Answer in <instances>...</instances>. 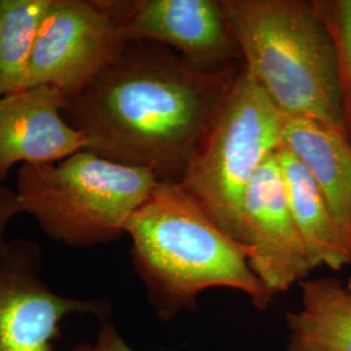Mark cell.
Returning <instances> with one entry per match:
<instances>
[{
	"label": "cell",
	"mask_w": 351,
	"mask_h": 351,
	"mask_svg": "<svg viewBox=\"0 0 351 351\" xmlns=\"http://www.w3.org/2000/svg\"><path fill=\"white\" fill-rule=\"evenodd\" d=\"M241 243L250 250L252 272L275 294L301 284L314 269L289 207L276 152L246 191Z\"/></svg>",
	"instance_id": "cell-9"
},
{
	"label": "cell",
	"mask_w": 351,
	"mask_h": 351,
	"mask_svg": "<svg viewBox=\"0 0 351 351\" xmlns=\"http://www.w3.org/2000/svg\"><path fill=\"white\" fill-rule=\"evenodd\" d=\"M289 207L313 268L339 271L351 264V250L326 198L301 162L285 147L276 151Z\"/></svg>",
	"instance_id": "cell-12"
},
{
	"label": "cell",
	"mask_w": 351,
	"mask_h": 351,
	"mask_svg": "<svg viewBox=\"0 0 351 351\" xmlns=\"http://www.w3.org/2000/svg\"><path fill=\"white\" fill-rule=\"evenodd\" d=\"M113 4L126 42L163 45L203 72L242 65L223 0H113Z\"/></svg>",
	"instance_id": "cell-7"
},
{
	"label": "cell",
	"mask_w": 351,
	"mask_h": 351,
	"mask_svg": "<svg viewBox=\"0 0 351 351\" xmlns=\"http://www.w3.org/2000/svg\"><path fill=\"white\" fill-rule=\"evenodd\" d=\"M158 182L150 169L84 149L55 163L19 167L16 193L23 213L50 239L91 247L120 239Z\"/></svg>",
	"instance_id": "cell-4"
},
{
	"label": "cell",
	"mask_w": 351,
	"mask_h": 351,
	"mask_svg": "<svg viewBox=\"0 0 351 351\" xmlns=\"http://www.w3.org/2000/svg\"><path fill=\"white\" fill-rule=\"evenodd\" d=\"M241 66L203 72L154 42H128L86 88L66 98L65 121L85 150L180 182L207 137Z\"/></svg>",
	"instance_id": "cell-1"
},
{
	"label": "cell",
	"mask_w": 351,
	"mask_h": 351,
	"mask_svg": "<svg viewBox=\"0 0 351 351\" xmlns=\"http://www.w3.org/2000/svg\"><path fill=\"white\" fill-rule=\"evenodd\" d=\"M50 0H0V95L23 90L38 26Z\"/></svg>",
	"instance_id": "cell-14"
},
{
	"label": "cell",
	"mask_w": 351,
	"mask_h": 351,
	"mask_svg": "<svg viewBox=\"0 0 351 351\" xmlns=\"http://www.w3.org/2000/svg\"><path fill=\"white\" fill-rule=\"evenodd\" d=\"M126 43L113 0H50L24 88L51 86L66 98L75 95L120 56Z\"/></svg>",
	"instance_id": "cell-6"
},
{
	"label": "cell",
	"mask_w": 351,
	"mask_h": 351,
	"mask_svg": "<svg viewBox=\"0 0 351 351\" xmlns=\"http://www.w3.org/2000/svg\"><path fill=\"white\" fill-rule=\"evenodd\" d=\"M125 233L136 271L164 320L195 307L207 289H236L258 310L275 297L252 272L250 250L216 226L178 182L159 181Z\"/></svg>",
	"instance_id": "cell-2"
},
{
	"label": "cell",
	"mask_w": 351,
	"mask_h": 351,
	"mask_svg": "<svg viewBox=\"0 0 351 351\" xmlns=\"http://www.w3.org/2000/svg\"><path fill=\"white\" fill-rule=\"evenodd\" d=\"M223 4L243 68L277 110L285 117L311 119L348 136L337 53L313 1Z\"/></svg>",
	"instance_id": "cell-3"
},
{
	"label": "cell",
	"mask_w": 351,
	"mask_h": 351,
	"mask_svg": "<svg viewBox=\"0 0 351 351\" xmlns=\"http://www.w3.org/2000/svg\"><path fill=\"white\" fill-rule=\"evenodd\" d=\"M313 4L328 27L337 53L346 129L351 141V0H315Z\"/></svg>",
	"instance_id": "cell-15"
},
{
	"label": "cell",
	"mask_w": 351,
	"mask_h": 351,
	"mask_svg": "<svg viewBox=\"0 0 351 351\" xmlns=\"http://www.w3.org/2000/svg\"><path fill=\"white\" fill-rule=\"evenodd\" d=\"M282 147L313 177L351 250V141L304 117H284Z\"/></svg>",
	"instance_id": "cell-11"
},
{
	"label": "cell",
	"mask_w": 351,
	"mask_h": 351,
	"mask_svg": "<svg viewBox=\"0 0 351 351\" xmlns=\"http://www.w3.org/2000/svg\"><path fill=\"white\" fill-rule=\"evenodd\" d=\"M40 251L23 239L0 251V351H55L59 324L69 315H101V300L56 294L39 276ZM72 351H85L80 346Z\"/></svg>",
	"instance_id": "cell-8"
},
{
	"label": "cell",
	"mask_w": 351,
	"mask_h": 351,
	"mask_svg": "<svg viewBox=\"0 0 351 351\" xmlns=\"http://www.w3.org/2000/svg\"><path fill=\"white\" fill-rule=\"evenodd\" d=\"M23 213V207L16 190L7 188L0 182V251L7 245L5 230L13 217Z\"/></svg>",
	"instance_id": "cell-16"
},
{
	"label": "cell",
	"mask_w": 351,
	"mask_h": 351,
	"mask_svg": "<svg viewBox=\"0 0 351 351\" xmlns=\"http://www.w3.org/2000/svg\"><path fill=\"white\" fill-rule=\"evenodd\" d=\"M66 97L36 86L0 95V182L14 165L55 163L84 150V136L63 117Z\"/></svg>",
	"instance_id": "cell-10"
},
{
	"label": "cell",
	"mask_w": 351,
	"mask_h": 351,
	"mask_svg": "<svg viewBox=\"0 0 351 351\" xmlns=\"http://www.w3.org/2000/svg\"><path fill=\"white\" fill-rule=\"evenodd\" d=\"M302 307L287 315L285 351H351V293L336 278L302 281Z\"/></svg>",
	"instance_id": "cell-13"
},
{
	"label": "cell",
	"mask_w": 351,
	"mask_h": 351,
	"mask_svg": "<svg viewBox=\"0 0 351 351\" xmlns=\"http://www.w3.org/2000/svg\"><path fill=\"white\" fill-rule=\"evenodd\" d=\"M284 117L242 65L178 182L216 226L239 243L246 191L264 162L282 146Z\"/></svg>",
	"instance_id": "cell-5"
},
{
	"label": "cell",
	"mask_w": 351,
	"mask_h": 351,
	"mask_svg": "<svg viewBox=\"0 0 351 351\" xmlns=\"http://www.w3.org/2000/svg\"><path fill=\"white\" fill-rule=\"evenodd\" d=\"M346 288H348V290L351 293V275L350 277H349V280H348V282H346Z\"/></svg>",
	"instance_id": "cell-18"
},
{
	"label": "cell",
	"mask_w": 351,
	"mask_h": 351,
	"mask_svg": "<svg viewBox=\"0 0 351 351\" xmlns=\"http://www.w3.org/2000/svg\"><path fill=\"white\" fill-rule=\"evenodd\" d=\"M85 351H134L111 324H103L97 342Z\"/></svg>",
	"instance_id": "cell-17"
}]
</instances>
